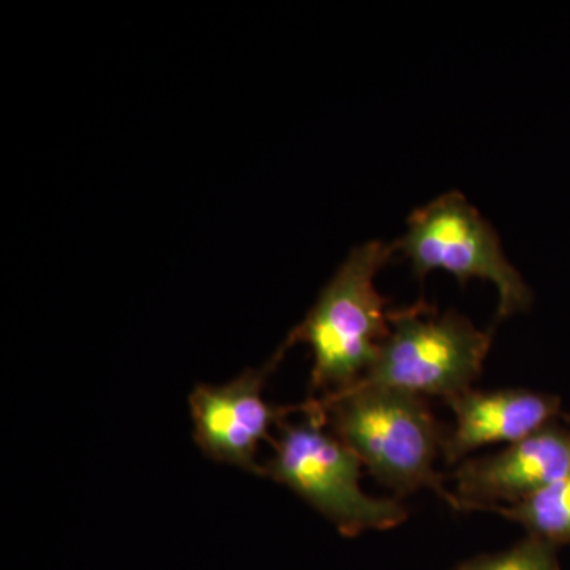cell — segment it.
I'll return each mask as SVG.
<instances>
[{
	"instance_id": "cell-1",
	"label": "cell",
	"mask_w": 570,
	"mask_h": 570,
	"mask_svg": "<svg viewBox=\"0 0 570 570\" xmlns=\"http://www.w3.org/2000/svg\"><path fill=\"white\" fill-rule=\"evenodd\" d=\"M311 401L321 406L330 431L396 498L430 489L460 510L434 469L448 433L425 397L358 384L341 395Z\"/></svg>"
},
{
	"instance_id": "cell-2",
	"label": "cell",
	"mask_w": 570,
	"mask_h": 570,
	"mask_svg": "<svg viewBox=\"0 0 570 570\" xmlns=\"http://www.w3.org/2000/svg\"><path fill=\"white\" fill-rule=\"evenodd\" d=\"M396 253L395 243L367 242L348 254L287 340L313 352L311 395L326 400L356 387L390 333L387 298L376 276Z\"/></svg>"
},
{
	"instance_id": "cell-3",
	"label": "cell",
	"mask_w": 570,
	"mask_h": 570,
	"mask_svg": "<svg viewBox=\"0 0 570 570\" xmlns=\"http://www.w3.org/2000/svg\"><path fill=\"white\" fill-rule=\"evenodd\" d=\"M302 412L299 422L279 423L275 453L264 464V475L294 491L347 538L404 523L409 510L396 499L363 491L362 461L330 431L316 401H307Z\"/></svg>"
},
{
	"instance_id": "cell-4",
	"label": "cell",
	"mask_w": 570,
	"mask_h": 570,
	"mask_svg": "<svg viewBox=\"0 0 570 570\" xmlns=\"http://www.w3.org/2000/svg\"><path fill=\"white\" fill-rule=\"evenodd\" d=\"M490 347L491 333L456 311L439 316L425 303L392 311L387 340L360 384L449 403L472 389Z\"/></svg>"
},
{
	"instance_id": "cell-5",
	"label": "cell",
	"mask_w": 570,
	"mask_h": 570,
	"mask_svg": "<svg viewBox=\"0 0 570 570\" xmlns=\"http://www.w3.org/2000/svg\"><path fill=\"white\" fill-rule=\"evenodd\" d=\"M395 249L419 279L441 269L461 285L471 279L490 281L498 291V321L527 313L534 302L530 285L510 264L493 225L456 190L415 209Z\"/></svg>"
},
{
	"instance_id": "cell-6",
	"label": "cell",
	"mask_w": 570,
	"mask_h": 570,
	"mask_svg": "<svg viewBox=\"0 0 570 570\" xmlns=\"http://www.w3.org/2000/svg\"><path fill=\"white\" fill-rule=\"evenodd\" d=\"M292 343L285 340L275 356L258 370H247L224 385H198L189 396L194 439L208 459L264 475L257 452L269 441V428L279 426L291 409L265 400L266 381Z\"/></svg>"
},
{
	"instance_id": "cell-7",
	"label": "cell",
	"mask_w": 570,
	"mask_h": 570,
	"mask_svg": "<svg viewBox=\"0 0 570 570\" xmlns=\"http://www.w3.org/2000/svg\"><path fill=\"white\" fill-rule=\"evenodd\" d=\"M570 472V428L553 422L501 452L466 459L453 471L460 510L517 504Z\"/></svg>"
},
{
	"instance_id": "cell-8",
	"label": "cell",
	"mask_w": 570,
	"mask_h": 570,
	"mask_svg": "<svg viewBox=\"0 0 570 570\" xmlns=\"http://www.w3.org/2000/svg\"><path fill=\"white\" fill-rule=\"evenodd\" d=\"M448 404L455 414L442 450L449 466L489 445L519 442L561 417L560 397L527 389H471Z\"/></svg>"
},
{
	"instance_id": "cell-9",
	"label": "cell",
	"mask_w": 570,
	"mask_h": 570,
	"mask_svg": "<svg viewBox=\"0 0 570 570\" xmlns=\"http://www.w3.org/2000/svg\"><path fill=\"white\" fill-rule=\"evenodd\" d=\"M553 547L570 543V472L517 504L491 510Z\"/></svg>"
},
{
	"instance_id": "cell-10",
	"label": "cell",
	"mask_w": 570,
	"mask_h": 570,
	"mask_svg": "<svg viewBox=\"0 0 570 570\" xmlns=\"http://www.w3.org/2000/svg\"><path fill=\"white\" fill-rule=\"evenodd\" d=\"M452 570H561L557 547L527 535L498 553L479 554Z\"/></svg>"
}]
</instances>
